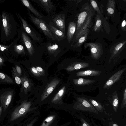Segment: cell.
I'll list each match as a JSON object with an SVG mask.
<instances>
[{"instance_id":"18","label":"cell","mask_w":126,"mask_h":126,"mask_svg":"<svg viewBox=\"0 0 126 126\" xmlns=\"http://www.w3.org/2000/svg\"><path fill=\"white\" fill-rule=\"evenodd\" d=\"M77 27L76 21L70 22L68 23L67 32V39L69 43L72 41Z\"/></svg>"},{"instance_id":"14","label":"cell","mask_w":126,"mask_h":126,"mask_svg":"<svg viewBox=\"0 0 126 126\" xmlns=\"http://www.w3.org/2000/svg\"><path fill=\"white\" fill-rule=\"evenodd\" d=\"M9 18L7 15L5 13L2 14V21L3 27L6 36L10 35L12 32V25Z\"/></svg>"},{"instance_id":"11","label":"cell","mask_w":126,"mask_h":126,"mask_svg":"<svg viewBox=\"0 0 126 126\" xmlns=\"http://www.w3.org/2000/svg\"><path fill=\"white\" fill-rule=\"evenodd\" d=\"M59 82V79H54L47 85L41 96V99L42 101L45 100L52 92Z\"/></svg>"},{"instance_id":"22","label":"cell","mask_w":126,"mask_h":126,"mask_svg":"<svg viewBox=\"0 0 126 126\" xmlns=\"http://www.w3.org/2000/svg\"><path fill=\"white\" fill-rule=\"evenodd\" d=\"M23 4L38 18L42 19L43 16L32 5L30 2L27 0H21Z\"/></svg>"},{"instance_id":"10","label":"cell","mask_w":126,"mask_h":126,"mask_svg":"<svg viewBox=\"0 0 126 126\" xmlns=\"http://www.w3.org/2000/svg\"><path fill=\"white\" fill-rule=\"evenodd\" d=\"M52 24L56 28L65 33V16L63 14H60L55 16L52 20Z\"/></svg>"},{"instance_id":"23","label":"cell","mask_w":126,"mask_h":126,"mask_svg":"<svg viewBox=\"0 0 126 126\" xmlns=\"http://www.w3.org/2000/svg\"><path fill=\"white\" fill-rule=\"evenodd\" d=\"M21 79L22 88L25 93L26 94L31 90L32 84L24 73L23 76L21 77Z\"/></svg>"},{"instance_id":"19","label":"cell","mask_w":126,"mask_h":126,"mask_svg":"<svg viewBox=\"0 0 126 126\" xmlns=\"http://www.w3.org/2000/svg\"><path fill=\"white\" fill-rule=\"evenodd\" d=\"M126 14L125 13L122 19H120L117 28L118 33L120 37H126Z\"/></svg>"},{"instance_id":"12","label":"cell","mask_w":126,"mask_h":126,"mask_svg":"<svg viewBox=\"0 0 126 126\" xmlns=\"http://www.w3.org/2000/svg\"><path fill=\"white\" fill-rule=\"evenodd\" d=\"M47 25L55 40L60 41L66 38L65 33L56 28L51 23H49L48 24H47Z\"/></svg>"},{"instance_id":"20","label":"cell","mask_w":126,"mask_h":126,"mask_svg":"<svg viewBox=\"0 0 126 126\" xmlns=\"http://www.w3.org/2000/svg\"><path fill=\"white\" fill-rule=\"evenodd\" d=\"M89 66V64L87 63L83 62H77L69 66L66 69L68 71H71L87 67Z\"/></svg>"},{"instance_id":"6","label":"cell","mask_w":126,"mask_h":126,"mask_svg":"<svg viewBox=\"0 0 126 126\" xmlns=\"http://www.w3.org/2000/svg\"><path fill=\"white\" fill-rule=\"evenodd\" d=\"M29 18L32 22L47 38L53 40H55L52 33L47 27V24L41 19L38 18L31 14L28 9Z\"/></svg>"},{"instance_id":"26","label":"cell","mask_w":126,"mask_h":126,"mask_svg":"<svg viewBox=\"0 0 126 126\" xmlns=\"http://www.w3.org/2000/svg\"><path fill=\"white\" fill-rule=\"evenodd\" d=\"M111 102L113 110L116 112L119 105V99L116 91L114 92L112 95Z\"/></svg>"},{"instance_id":"15","label":"cell","mask_w":126,"mask_h":126,"mask_svg":"<svg viewBox=\"0 0 126 126\" xmlns=\"http://www.w3.org/2000/svg\"><path fill=\"white\" fill-rule=\"evenodd\" d=\"M126 68L120 70L113 74L105 83L104 88H108L118 81L121 78L122 75L126 70Z\"/></svg>"},{"instance_id":"7","label":"cell","mask_w":126,"mask_h":126,"mask_svg":"<svg viewBox=\"0 0 126 126\" xmlns=\"http://www.w3.org/2000/svg\"><path fill=\"white\" fill-rule=\"evenodd\" d=\"M77 99L76 106L77 110L98 114V111L87 98L82 96L77 97Z\"/></svg>"},{"instance_id":"31","label":"cell","mask_w":126,"mask_h":126,"mask_svg":"<svg viewBox=\"0 0 126 126\" xmlns=\"http://www.w3.org/2000/svg\"><path fill=\"white\" fill-rule=\"evenodd\" d=\"M89 1L92 7L97 13L100 14H102L97 2L94 0H90Z\"/></svg>"},{"instance_id":"25","label":"cell","mask_w":126,"mask_h":126,"mask_svg":"<svg viewBox=\"0 0 126 126\" xmlns=\"http://www.w3.org/2000/svg\"><path fill=\"white\" fill-rule=\"evenodd\" d=\"M89 32H87L83 36L79 38L75 44L71 45V46L77 48H80V49H81V48L82 45L84 42L87 41V37Z\"/></svg>"},{"instance_id":"16","label":"cell","mask_w":126,"mask_h":126,"mask_svg":"<svg viewBox=\"0 0 126 126\" xmlns=\"http://www.w3.org/2000/svg\"><path fill=\"white\" fill-rule=\"evenodd\" d=\"M48 13H49L54 7L53 2L49 0H33Z\"/></svg>"},{"instance_id":"24","label":"cell","mask_w":126,"mask_h":126,"mask_svg":"<svg viewBox=\"0 0 126 126\" xmlns=\"http://www.w3.org/2000/svg\"><path fill=\"white\" fill-rule=\"evenodd\" d=\"M101 71L94 70H88L79 71L76 73L77 76H93L99 75Z\"/></svg>"},{"instance_id":"9","label":"cell","mask_w":126,"mask_h":126,"mask_svg":"<svg viewBox=\"0 0 126 126\" xmlns=\"http://www.w3.org/2000/svg\"><path fill=\"white\" fill-rule=\"evenodd\" d=\"M31 105L30 102L25 101L17 108L12 114L10 120L14 121L25 114L29 110Z\"/></svg>"},{"instance_id":"27","label":"cell","mask_w":126,"mask_h":126,"mask_svg":"<svg viewBox=\"0 0 126 126\" xmlns=\"http://www.w3.org/2000/svg\"><path fill=\"white\" fill-rule=\"evenodd\" d=\"M65 88V86H64L59 91L52 99V102H57L62 98L64 92Z\"/></svg>"},{"instance_id":"37","label":"cell","mask_w":126,"mask_h":126,"mask_svg":"<svg viewBox=\"0 0 126 126\" xmlns=\"http://www.w3.org/2000/svg\"><path fill=\"white\" fill-rule=\"evenodd\" d=\"M36 69L38 72L40 73L41 75L45 73V71L44 69L41 67L39 66H36Z\"/></svg>"},{"instance_id":"32","label":"cell","mask_w":126,"mask_h":126,"mask_svg":"<svg viewBox=\"0 0 126 126\" xmlns=\"http://www.w3.org/2000/svg\"><path fill=\"white\" fill-rule=\"evenodd\" d=\"M59 47L57 44H49L47 46V49L50 53H53L56 51L58 49Z\"/></svg>"},{"instance_id":"43","label":"cell","mask_w":126,"mask_h":126,"mask_svg":"<svg viewBox=\"0 0 126 126\" xmlns=\"http://www.w3.org/2000/svg\"></svg>"},{"instance_id":"40","label":"cell","mask_w":126,"mask_h":126,"mask_svg":"<svg viewBox=\"0 0 126 126\" xmlns=\"http://www.w3.org/2000/svg\"><path fill=\"white\" fill-rule=\"evenodd\" d=\"M109 126H118L117 125L114 123L113 122H110Z\"/></svg>"},{"instance_id":"35","label":"cell","mask_w":126,"mask_h":126,"mask_svg":"<svg viewBox=\"0 0 126 126\" xmlns=\"http://www.w3.org/2000/svg\"><path fill=\"white\" fill-rule=\"evenodd\" d=\"M121 108H123L126 106V88L124 89L123 93V98L121 104Z\"/></svg>"},{"instance_id":"42","label":"cell","mask_w":126,"mask_h":126,"mask_svg":"<svg viewBox=\"0 0 126 126\" xmlns=\"http://www.w3.org/2000/svg\"><path fill=\"white\" fill-rule=\"evenodd\" d=\"M2 108L1 107H0V116L1 115V114L2 111Z\"/></svg>"},{"instance_id":"36","label":"cell","mask_w":126,"mask_h":126,"mask_svg":"<svg viewBox=\"0 0 126 126\" xmlns=\"http://www.w3.org/2000/svg\"><path fill=\"white\" fill-rule=\"evenodd\" d=\"M30 70L32 73L35 76L39 77L41 76L40 73L38 72L36 68L32 67L31 68Z\"/></svg>"},{"instance_id":"41","label":"cell","mask_w":126,"mask_h":126,"mask_svg":"<svg viewBox=\"0 0 126 126\" xmlns=\"http://www.w3.org/2000/svg\"><path fill=\"white\" fill-rule=\"evenodd\" d=\"M4 62V60L3 59L0 57V66L2 65Z\"/></svg>"},{"instance_id":"2","label":"cell","mask_w":126,"mask_h":126,"mask_svg":"<svg viewBox=\"0 0 126 126\" xmlns=\"http://www.w3.org/2000/svg\"><path fill=\"white\" fill-rule=\"evenodd\" d=\"M118 33L116 27L111 24L102 14L97 13L93 24L90 30L87 40L104 38L113 41Z\"/></svg>"},{"instance_id":"39","label":"cell","mask_w":126,"mask_h":126,"mask_svg":"<svg viewBox=\"0 0 126 126\" xmlns=\"http://www.w3.org/2000/svg\"><path fill=\"white\" fill-rule=\"evenodd\" d=\"M82 126H91L84 119L80 118Z\"/></svg>"},{"instance_id":"3","label":"cell","mask_w":126,"mask_h":126,"mask_svg":"<svg viewBox=\"0 0 126 126\" xmlns=\"http://www.w3.org/2000/svg\"><path fill=\"white\" fill-rule=\"evenodd\" d=\"M100 9L102 15L108 20L111 19L112 24L116 27L121 19L120 13L116 8L115 0H101Z\"/></svg>"},{"instance_id":"28","label":"cell","mask_w":126,"mask_h":126,"mask_svg":"<svg viewBox=\"0 0 126 126\" xmlns=\"http://www.w3.org/2000/svg\"><path fill=\"white\" fill-rule=\"evenodd\" d=\"M88 100L97 111L101 112L103 111L104 107L100 103L92 98Z\"/></svg>"},{"instance_id":"21","label":"cell","mask_w":126,"mask_h":126,"mask_svg":"<svg viewBox=\"0 0 126 126\" xmlns=\"http://www.w3.org/2000/svg\"><path fill=\"white\" fill-rule=\"evenodd\" d=\"M73 81L75 85L82 87L92 84L95 81L93 80L79 78L73 79Z\"/></svg>"},{"instance_id":"33","label":"cell","mask_w":126,"mask_h":126,"mask_svg":"<svg viewBox=\"0 0 126 126\" xmlns=\"http://www.w3.org/2000/svg\"><path fill=\"white\" fill-rule=\"evenodd\" d=\"M54 116H49L47 117L44 121L41 126H48L53 121Z\"/></svg>"},{"instance_id":"17","label":"cell","mask_w":126,"mask_h":126,"mask_svg":"<svg viewBox=\"0 0 126 126\" xmlns=\"http://www.w3.org/2000/svg\"><path fill=\"white\" fill-rule=\"evenodd\" d=\"M22 36L23 42L29 54L31 55H33L35 49L31 39L25 32H22Z\"/></svg>"},{"instance_id":"13","label":"cell","mask_w":126,"mask_h":126,"mask_svg":"<svg viewBox=\"0 0 126 126\" xmlns=\"http://www.w3.org/2000/svg\"><path fill=\"white\" fill-rule=\"evenodd\" d=\"M13 94L12 91H8L2 94L0 97V101L4 110L7 108L12 100Z\"/></svg>"},{"instance_id":"1","label":"cell","mask_w":126,"mask_h":126,"mask_svg":"<svg viewBox=\"0 0 126 126\" xmlns=\"http://www.w3.org/2000/svg\"><path fill=\"white\" fill-rule=\"evenodd\" d=\"M75 16L77 27L72 41V45L79 38L89 32L94 20L97 12L93 9L89 0H81Z\"/></svg>"},{"instance_id":"8","label":"cell","mask_w":126,"mask_h":126,"mask_svg":"<svg viewBox=\"0 0 126 126\" xmlns=\"http://www.w3.org/2000/svg\"><path fill=\"white\" fill-rule=\"evenodd\" d=\"M19 16L24 29L32 39L38 43L42 42V39L39 33L31 25H29L20 15Z\"/></svg>"},{"instance_id":"34","label":"cell","mask_w":126,"mask_h":126,"mask_svg":"<svg viewBox=\"0 0 126 126\" xmlns=\"http://www.w3.org/2000/svg\"><path fill=\"white\" fill-rule=\"evenodd\" d=\"M15 49L16 51L19 54L24 53L25 51L23 46L21 45H18L15 47Z\"/></svg>"},{"instance_id":"38","label":"cell","mask_w":126,"mask_h":126,"mask_svg":"<svg viewBox=\"0 0 126 126\" xmlns=\"http://www.w3.org/2000/svg\"><path fill=\"white\" fill-rule=\"evenodd\" d=\"M16 71L19 76L21 77L22 71L20 67L18 65H16Z\"/></svg>"},{"instance_id":"4","label":"cell","mask_w":126,"mask_h":126,"mask_svg":"<svg viewBox=\"0 0 126 126\" xmlns=\"http://www.w3.org/2000/svg\"><path fill=\"white\" fill-rule=\"evenodd\" d=\"M108 46L103 39L99 38L96 39L94 42L84 43V47L85 49L89 48L91 58L98 59L102 56L104 51H106Z\"/></svg>"},{"instance_id":"30","label":"cell","mask_w":126,"mask_h":126,"mask_svg":"<svg viewBox=\"0 0 126 126\" xmlns=\"http://www.w3.org/2000/svg\"><path fill=\"white\" fill-rule=\"evenodd\" d=\"M12 69V74L15 79V82L17 84H20L21 83V77L18 74L16 68L14 67H13Z\"/></svg>"},{"instance_id":"29","label":"cell","mask_w":126,"mask_h":126,"mask_svg":"<svg viewBox=\"0 0 126 126\" xmlns=\"http://www.w3.org/2000/svg\"><path fill=\"white\" fill-rule=\"evenodd\" d=\"M0 81L9 84H14L13 79L6 75L0 72Z\"/></svg>"},{"instance_id":"5","label":"cell","mask_w":126,"mask_h":126,"mask_svg":"<svg viewBox=\"0 0 126 126\" xmlns=\"http://www.w3.org/2000/svg\"><path fill=\"white\" fill-rule=\"evenodd\" d=\"M126 37H120L116 39L108 45V50L110 54L109 61L114 59L126 50Z\"/></svg>"}]
</instances>
